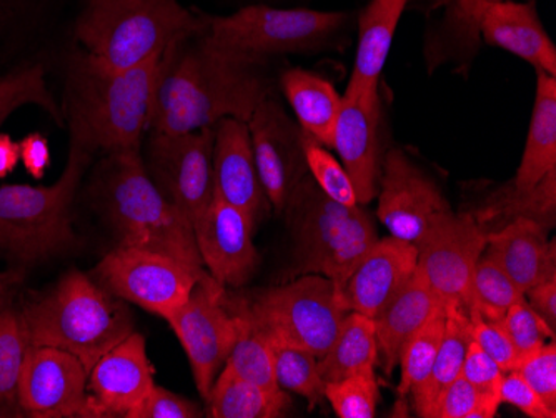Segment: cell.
<instances>
[{
	"label": "cell",
	"instance_id": "6da1fadb",
	"mask_svg": "<svg viewBox=\"0 0 556 418\" xmlns=\"http://www.w3.org/2000/svg\"><path fill=\"white\" fill-rule=\"evenodd\" d=\"M187 42L165 58L149 132H195L224 118L249 124L271 97L265 59L225 49L204 33L195 43Z\"/></svg>",
	"mask_w": 556,
	"mask_h": 418
},
{
	"label": "cell",
	"instance_id": "7a4b0ae2",
	"mask_svg": "<svg viewBox=\"0 0 556 418\" xmlns=\"http://www.w3.org/2000/svg\"><path fill=\"white\" fill-rule=\"evenodd\" d=\"M165 58L130 68H112L87 54L75 58L67 84L71 142L89 154L140 151Z\"/></svg>",
	"mask_w": 556,
	"mask_h": 418
},
{
	"label": "cell",
	"instance_id": "3957f363",
	"mask_svg": "<svg viewBox=\"0 0 556 418\" xmlns=\"http://www.w3.org/2000/svg\"><path fill=\"white\" fill-rule=\"evenodd\" d=\"M96 195L118 245L161 252L190 267L205 268L193 224L150 179L140 151L105 155L97 168Z\"/></svg>",
	"mask_w": 556,
	"mask_h": 418
},
{
	"label": "cell",
	"instance_id": "277c9868",
	"mask_svg": "<svg viewBox=\"0 0 556 418\" xmlns=\"http://www.w3.org/2000/svg\"><path fill=\"white\" fill-rule=\"evenodd\" d=\"M34 347L75 355L87 372L102 355L134 332L127 302L86 274H65L58 286L22 312Z\"/></svg>",
	"mask_w": 556,
	"mask_h": 418
},
{
	"label": "cell",
	"instance_id": "5b68a950",
	"mask_svg": "<svg viewBox=\"0 0 556 418\" xmlns=\"http://www.w3.org/2000/svg\"><path fill=\"white\" fill-rule=\"evenodd\" d=\"M179 0H86L75 36L86 54L112 68H130L162 58L204 33Z\"/></svg>",
	"mask_w": 556,
	"mask_h": 418
},
{
	"label": "cell",
	"instance_id": "8992f818",
	"mask_svg": "<svg viewBox=\"0 0 556 418\" xmlns=\"http://www.w3.org/2000/svg\"><path fill=\"white\" fill-rule=\"evenodd\" d=\"M283 214L293 240L292 265L283 282L321 276L340 286L378 240L362 205L349 207L332 201L315 186L311 174L296 187Z\"/></svg>",
	"mask_w": 556,
	"mask_h": 418
},
{
	"label": "cell",
	"instance_id": "52a82bcc",
	"mask_svg": "<svg viewBox=\"0 0 556 418\" xmlns=\"http://www.w3.org/2000/svg\"><path fill=\"white\" fill-rule=\"evenodd\" d=\"M92 154L71 142L61 179L49 187H0V252L36 264L77 245L71 208Z\"/></svg>",
	"mask_w": 556,
	"mask_h": 418
},
{
	"label": "cell",
	"instance_id": "ba28073f",
	"mask_svg": "<svg viewBox=\"0 0 556 418\" xmlns=\"http://www.w3.org/2000/svg\"><path fill=\"white\" fill-rule=\"evenodd\" d=\"M352 21V12L249 5L225 17L207 18L204 34L225 49L265 59L332 46Z\"/></svg>",
	"mask_w": 556,
	"mask_h": 418
},
{
	"label": "cell",
	"instance_id": "9c48e42d",
	"mask_svg": "<svg viewBox=\"0 0 556 418\" xmlns=\"http://www.w3.org/2000/svg\"><path fill=\"white\" fill-rule=\"evenodd\" d=\"M243 308L268 339L282 340L324 357L342 326L336 283L321 276H300L240 297Z\"/></svg>",
	"mask_w": 556,
	"mask_h": 418
},
{
	"label": "cell",
	"instance_id": "30bf717a",
	"mask_svg": "<svg viewBox=\"0 0 556 418\" xmlns=\"http://www.w3.org/2000/svg\"><path fill=\"white\" fill-rule=\"evenodd\" d=\"M93 280L115 297L167 320L197 283L212 280L205 268L147 249L118 245L93 268Z\"/></svg>",
	"mask_w": 556,
	"mask_h": 418
},
{
	"label": "cell",
	"instance_id": "8fae6325",
	"mask_svg": "<svg viewBox=\"0 0 556 418\" xmlns=\"http://www.w3.org/2000/svg\"><path fill=\"white\" fill-rule=\"evenodd\" d=\"M215 127L186 134L150 132L146 165L150 179L190 223L214 199Z\"/></svg>",
	"mask_w": 556,
	"mask_h": 418
},
{
	"label": "cell",
	"instance_id": "7c38bea8",
	"mask_svg": "<svg viewBox=\"0 0 556 418\" xmlns=\"http://www.w3.org/2000/svg\"><path fill=\"white\" fill-rule=\"evenodd\" d=\"M417 248V273L443 305L457 304L467 311L475 268L486 249V230L473 215H440Z\"/></svg>",
	"mask_w": 556,
	"mask_h": 418
},
{
	"label": "cell",
	"instance_id": "4fadbf2b",
	"mask_svg": "<svg viewBox=\"0 0 556 418\" xmlns=\"http://www.w3.org/2000/svg\"><path fill=\"white\" fill-rule=\"evenodd\" d=\"M225 290L214 279L197 283L189 301L167 318L204 402L237 340V318L225 305Z\"/></svg>",
	"mask_w": 556,
	"mask_h": 418
},
{
	"label": "cell",
	"instance_id": "5bb4252c",
	"mask_svg": "<svg viewBox=\"0 0 556 418\" xmlns=\"http://www.w3.org/2000/svg\"><path fill=\"white\" fill-rule=\"evenodd\" d=\"M377 215L395 239L417 245L440 215L452 212L440 187L400 149L382 162Z\"/></svg>",
	"mask_w": 556,
	"mask_h": 418
},
{
	"label": "cell",
	"instance_id": "9a60e30c",
	"mask_svg": "<svg viewBox=\"0 0 556 418\" xmlns=\"http://www.w3.org/2000/svg\"><path fill=\"white\" fill-rule=\"evenodd\" d=\"M249 130L265 195L275 212L283 214L296 187L308 176L303 130L271 97L250 117Z\"/></svg>",
	"mask_w": 556,
	"mask_h": 418
},
{
	"label": "cell",
	"instance_id": "2e32d148",
	"mask_svg": "<svg viewBox=\"0 0 556 418\" xmlns=\"http://www.w3.org/2000/svg\"><path fill=\"white\" fill-rule=\"evenodd\" d=\"M380 122L382 105L378 87L349 84L333 127L332 151L349 172L361 205L374 201L378 193L382 172Z\"/></svg>",
	"mask_w": 556,
	"mask_h": 418
},
{
	"label": "cell",
	"instance_id": "e0dca14e",
	"mask_svg": "<svg viewBox=\"0 0 556 418\" xmlns=\"http://www.w3.org/2000/svg\"><path fill=\"white\" fill-rule=\"evenodd\" d=\"M89 372L83 362L54 347H30L18 382L22 417L83 418Z\"/></svg>",
	"mask_w": 556,
	"mask_h": 418
},
{
	"label": "cell",
	"instance_id": "ac0fdd59",
	"mask_svg": "<svg viewBox=\"0 0 556 418\" xmlns=\"http://www.w3.org/2000/svg\"><path fill=\"white\" fill-rule=\"evenodd\" d=\"M255 226L242 211L214 195L193 223L197 249L215 282L232 289L245 286L258 267Z\"/></svg>",
	"mask_w": 556,
	"mask_h": 418
},
{
	"label": "cell",
	"instance_id": "d6986e66",
	"mask_svg": "<svg viewBox=\"0 0 556 418\" xmlns=\"http://www.w3.org/2000/svg\"><path fill=\"white\" fill-rule=\"evenodd\" d=\"M154 385L146 339L132 332L90 370L83 418H129Z\"/></svg>",
	"mask_w": 556,
	"mask_h": 418
},
{
	"label": "cell",
	"instance_id": "ffe728a7",
	"mask_svg": "<svg viewBox=\"0 0 556 418\" xmlns=\"http://www.w3.org/2000/svg\"><path fill=\"white\" fill-rule=\"evenodd\" d=\"M418 252L414 243L387 237L378 239L336 286L340 307L375 318L417 273Z\"/></svg>",
	"mask_w": 556,
	"mask_h": 418
},
{
	"label": "cell",
	"instance_id": "44dd1931",
	"mask_svg": "<svg viewBox=\"0 0 556 418\" xmlns=\"http://www.w3.org/2000/svg\"><path fill=\"white\" fill-rule=\"evenodd\" d=\"M478 39L523 59L536 72L556 77V47L546 34L533 0H482L470 14Z\"/></svg>",
	"mask_w": 556,
	"mask_h": 418
},
{
	"label": "cell",
	"instance_id": "7402d4cb",
	"mask_svg": "<svg viewBox=\"0 0 556 418\" xmlns=\"http://www.w3.org/2000/svg\"><path fill=\"white\" fill-rule=\"evenodd\" d=\"M214 195L242 211L255 227L270 205L258 176L247 122L224 118L215 126Z\"/></svg>",
	"mask_w": 556,
	"mask_h": 418
},
{
	"label": "cell",
	"instance_id": "603a6c76",
	"mask_svg": "<svg viewBox=\"0 0 556 418\" xmlns=\"http://www.w3.org/2000/svg\"><path fill=\"white\" fill-rule=\"evenodd\" d=\"M486 254L514 280L521 293L545 280L556 279V245L548 230L530 218H515L486 232Z\"/></svg>",
	"mask_w": 556,
	"mask_h": 418
},
{
	"label": "cell",
	"instance_id": "cb8c5ba5",
	"mask_svg": "<svg viewBox=\"0 0 556 418\" xmlns=\"http://www.w3.org/2000/svg\"><path fill=\"white\" fill-rule=\"evenodd\" d=\"M443 307L445 305L437 297V293L421 279L420 274L415 273L374 318L378 355H382L387 376L399 365L400 354L407 340Z\"/></svg>",
	"mask_w": 556,
	"mask_h": 418
},
{
	"label": "cell",
	"instance_id": "d4e9b609",
	"mask_svg": "<svg viewBox=\"0 0 556 418\" xmlns=\"http://www.w3.org/2000/svg\"><path fill=\"white\" fill-rule=\"evenodd\" d=\"M280 86L300 129L332 151L333 127L342 105V96L333 84L296 67L283 72Z\"/></svg>",
	"mask_w": 556,
	"mask_h": 418
},
{
	"label": "cell",
	"instance_id": "484cf974",
	"mask_svg": "<svg viewBox=\"0 0 556 418\" xmlns=\"http://www.w3.org/2000/svg\"><path fill=\"white\" fill-rule=\"evenodd\" d=\"M471 342L468 312L457 304L445 305V330L439 354L427 380L410 393L412 407L421 418H435L437 407L445 390L460 377L462 365Z\"/></svg>",
	"mask_w": 556,
	"mask_h": 418
},
{
	"label": "cell",
	"instance_id": "4316f807",
	"mask_svg": "<svg viewBox=\"0 0 556 418\" xmlns=\"http://www.w3.org/2000/svg\"><path fill=\"white\" fill-rule=\"evenodd\" d=\"M408 2L410 0H370L358 14L357 55L349 84L378 87Z\"/></svg>",
	"mask_w": 556,
	"mask_h": 418
},
{
	"label": "cell",
	"instance_id": "83f0119b",
	"mask_svg": "<svg viewBox=\"0 0 556 418\" xmlns=\"http://www.w3.org/2000/svg\"><path fill=\"white\" fill-rule=\"evenodd\" d=\"M470 214L483 229L490 224L500 229L515 218H530L546 230H552L556 224V170L549 172L532 187L517 186L511 179L493 190L483 204Z\"/></svg>",
	"mask_w": 556,
	"mask_h": 418
},
{
	"label": "cell",
	"instance_id": "f1b7e54d",
	"mask_svg": "<svg viewBox=\"0 0 556 418\" xmlns=\"http://www.w3.org/2000/svg\"><path fill=\"white\" fill-rule=\"evenodd\" d=\"M535 104L514 182L532 187L556 170V77L536 72Z\"/></svg>",
	"mask_w": 556,
	"mask_h": 418
},
{
	"label": "cell",
	"instance_id": "f546056e",
	"mask_svg": "<svg viewBox=\"0 0 556 418\" xmlns=\"http://www.w3.org/2000/svg\"><path fill=\"white\" fill-rule=\"evenodd\" d=\"M207 414L212 418H278L286 417L292 405L289 392L268 390L237 376L224 365L207 398Z\"/></svg>",
	"mask_w": 556,
	"mask_h": 418
},
{
	"label": "cell",
	"instance_id": "4dcf8cb0",
	"mask_svg": "<svg viewBox=\"0 0 556 418\" xmlns=\"http://www.w3.org/2000/svg\"><path fill=\"white\" fill-rule=\"evenodd\" d=\"M377 362L378 343L374 318L349 312L327 354L318 358V372L325 383L336 382L355 373L375 370Z\"/></svg>",
	"mask_w": 556,
	"mask_h": 418
},
{
	"label": "cell",
	"instance_id": "1f68e13d",
	"mask_svg": "<svg viewBox=\"0 0 556 418\" xmlns=\"http://www.w3.org/2000/svg\"><path fill=\"white\" fill-rule=\"evenodd\" d=\"M224 302L237 318L236 345L225 365L249 382L268 390L280 389L275 382L270 340L247 314L240 297H227L225 290Z\"/></svg>",
	"mask_w": 556,
	"mask_h": 418
},
{
	"label": "cell",
	"instance_id": "d6a6232c",
	"mask_svg": "<svg viewBox=\"0 0 556 418\" xmlns=\"http://www.w3.org/2000/svg\"><path fill=\"white\" fill-rule=\"evenodd\" d=\"M30 347L22 312H0V417H21L18 382Z\"/></svg>",
	"mask_w": 556,
	"mask_h": 418
},
{
	"label": "cell",
	"instance_id": "836d02e7",
	"mask_svg": "<svg viewBox=\"0 0 556 418\" xmlns=\"http://www.w3.org/2000/svg\"><path fill=\"white\" fill-rule=\"evenodd\" d=\"M525 299L514 280L500 267L492 255L483 252L475 268L471 282V299L467 312H475L480 317L500 322L511 305Z\"/></svg>",
	"mask_w": 556,
	"mask_h": 418
},
{
	"label": "cell",
	"instance_id": "e575fe53",
	"mask_svg": "<svg viewBox=\"0 0 556 418\" xmlns=\"http://www.w3.org/2000/svg\"><path fill=\"white\" fill-rule=\"evenodd\" d=\"M268 339V337H267ZM270 340L275 382L280 389L307 398L311 407L324 401L325 382L318 372V358L311 352L282 340Z\"/></svg>",
	"mask_w": 556,
	"mask_h": 418
},
{
	"label": "cell",
	"instance_id": "d590c367",
	"mask_svg": "<svg viewBox=\"0 0 556 418\" xmlns=\"http://www.w3.org/2000/svg\"><path fill=\"white\" fill-rule=\"evenodd\" d=\"M443 330H445V307L440 308L403 345L399 362L402 367V380L399 385L400 397H407L427 380L437 354H439Z\"/></svg>",
	"mask_w": 556,
	"mask_h": 418
},
{
	"label": "cell",
	"instance_id": "8d00e7d4",
	"mask_svg": "<svg viewBox=\"0 0 556 418\" xmlns=\"http://www.w3.org/2000/svg\"><path fill=\"white\" fill-rule=\"evenodd\" d=\"M303 151H305L308 174H311L315 186L325 195L330 197L339 204L349 205V207L361 205L349 172L345 170L342 162L330 152V149L303 132Z\"/></svg>",
	"mask_w": 556,
	"mask_h": 418
},
{
	"label": "cell",
	"instance_id": "74e56055",
	"mask_svg": "<svg viewBox=\"0 0 556 418\" xmlns=\"http://www.w3.org/2000/svg\"><path fill=\"white\" fill-rule=\"evenodd\" d=\"M36 104L61 121V111L46 86L42 65L22 68L0 79V126L22 105Z\"/></svg>",
	"mask_w": 556,
	"mask_h": 418
},
{
	"label": "cell",
	"instance_id": "f35d334b",
	"mask_svg": "<svg viewBox=\"0 0 556 418\" xmlns=\"http://www.w3.org/2000/svg\"><path fill=\"white\" fill-rule=\"evenodd\" d=\"M325 398L340 418H371L380 404L375 370L325 383Z\"/></svg>",
	"mask_w": 556,
	"mask_h": 418
},
{
	"label": "cell",
	"instance_id": "ab89813d",
	"mask_svg": "<svg viewBox=\"0 0 556 418\" xmlns=\"http://www.w3.org/2000/svg\"><path fill=\"white\" fill-rule=\"evenodd\" d=\"M500 322L510 337L520 360L555 339V330L543 322V318L528 305L527 299L511 305Z\"/></svg>",
	"mask_w": 556,
	"mask_h": 418
},
{
	"label": "cell",
	"instance_id": "60d3db41",
	"mask_svg": "<svg viewBox=\"0 0 556 418\" xmlns=\"http://www.w3.org/2000/svg\"><path fill=\"white\" fill-rule=\"evenodd\" d=\"M500 405V398L480 392L458 377L440 398L435 418H493Z\"/></svg>",
	"mask_w": 556,
	"mask_h": 418
},
{
	"label": "cell",
	"instance_id": "b9f144b4",
	"mask_svg": "<svg viewBox=\"0 0 556 418\" xmlns=\"http://www.w3.org/2000/svg\"><path fill=\"white\" fill-rule=\"evenodd\" d=\"M540 398L556 411V345L555 339L543 343L532 354L521 358L515 368Z\"/></svg>",
	"mask_w": 556,
	"mask_h": 418
},
{
	"label": "cell",
	"instance_id": "7bdbcfd3",
	"mask_svg": "<svg viewBox=\"0 0 556 418\" xmlns=\"http://www.w3.org/2000/svg\"><path fill=\"white\" fill-rule=\"evenodd\" d=\"M471 322V340L493 358L503 372H511L517 368L520 357L515 351L510 337L503 329L502 322H492L475 312H468Z\"/></svg>",
	"mask_w": 556,
	"mask_h": 418
},
{
	"label": "cell",
	"instance_id": "ee69618b",
	"mask_svg": "<svg viewBox=\"0 0 556 418\" xmlns=\"http://www.w3.org/2000/svg\"><path fill=\"white\" fill-rule=\"evenodd\" d=\"M202 414L204 411L195 402L164 387L154 385L146 398L134 408L129 418H197L202 417Z\"/></svg>",
	"mask_w": 556,
	"mask_h": 418
},
{
	"label": "cell",
	"instance_id": "f6af8a7d",
	"mask_svg": "<svg viewBox=\"0 0 556 418\" xmlns=\"http://www.w3.org/2000/svg\"><path fill=\"white\" fill-rule=\"evenodd\" d=\"M460 377H464L470 385H473L480 392L500 398V387H502L505 372L490 355H486L471 340L470 347H468L467 355H465L464 365H462Z\"/></svg>",
	"mask_w": 556,
	"mask_h": 418
},
{
	"label": "cell",
	"instance_id": "bcb514c9",
	"mask_svg": "<svg viewBox=\"0 0 556 418\" xmlns=\"http://www.w3.org/2000/svg\"><path fill=\"white\" fill-rule=\"evenodd\" d=\"M500 401L502 404L514 405L527 417L556 418V411L540 398L539 393L528 385L527 380L517 370H511L503 377L502 387H500Z\"/></svg>",
	"mask_w": 556,
	"mask_h": 418
},
{
	"label": "cell",
	"instance_id": "7dc6e473",
	"mask_svg": "<svg viewBox=\"0 0 556 418\" xmlns=\"http://www.w3.org/2000/svg\"><path fill=\"white\" fill-rule=\"evenodd\" d=\"M482 0H450L448 30L450 36L457 42L458 49L467 52L477 49V34L471 29L470 14L475 5Z\"/></svg>",
	"mask_w": 556,
	"mask_h": 418
},
{
	"label": "cell",
	"instance_id": "c3c4849f",
	"mask_svg": "<svg viewBox=\"0 0 556 418\" xmlns=\"http://www.w3.org/2000/svg\"><path fill=\"white\" fill-rule=\"evenodd\" d=\"M18 149H21V162L25 170L29 172L34 179H42L52 159L46 137L40 134H29L18 142Z\"/></svg>",
	"mask_w": 556,
	"mask_h": 418
},
{
	"label": "cell",
	"instance_id": "681fc988",
	"mask_svg": "<svg viewBox=\"0 0 556 418\" xmlns=\"http://www.w3.org/2000/svg\"><path fill=\"white\" fill-rule=\"evenodd\" d=\"M528 305L543 318V322L556 330V279L545 280L525 293Z\"/></svg>",
	"mask_w": 556,
	"mask_h": 418
},
{
	"label": "cell",
	"instance_id": "f907efd6",
	"mask_svg": "<svg viewBox=\"0 0 556 418\" xmlns=\"http://www.w3.org/2000/svg\"><path fill=\"white\" fill-rule=\"evenodd\" d=\"M21 162V149L18 143L8 134H0V179L15 170Z\"/></svg>",
	"mask_w": 556,
	"mask_h": 418
},
{
	"label": "cell",
	"instance_id": "816d5d0a",
	"mask_svg": "<svg viewBox=\"0 0 556 418\" xmlns=\"http://www.w3.org/2000/svg\"><path fill=\"white\" fill-rule=\"evenodd\" d=\"M18 282H21V276H17L15 273L0 274V312L8 308L12 289Z\"/></svg>",
	"mask_w": 556,
	"mask_h": 418
},
{
	"label": "cell",
	"instance_id": "f5cc1de1",
	"mask_svg": "<svg viewBox=\"0 0 556 418\" xmlns=\"http://www.w3.org/2000/svg\"><path fill=\"white\" fill-rule=\"evenodd\" d=\"M437 5H448L450 0H432Z\"/></svg>",
	"mask_w": 556,
	"mask_h": 418
}]
</instances>
